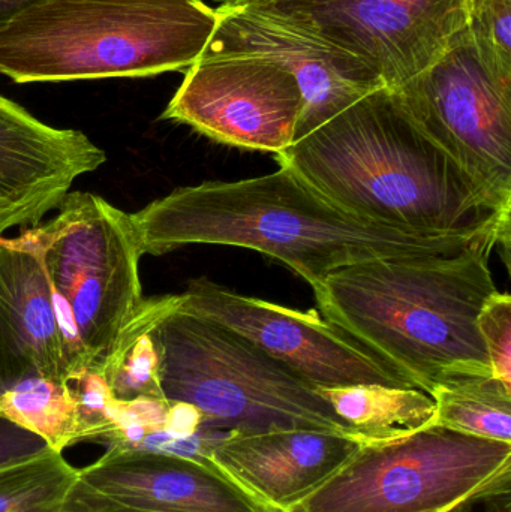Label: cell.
<instances>
[{"label": "cell", "instance_id": "9", "mask_svg": "<svg viewBox=\"0 0 511 512\" xmlns=\"http://www.w3.org/2000/svg\"><path fill=\"white\" fill-rule=\"evenodd\" d=\"M245 11L339 48L398 89L468 24L467 0H251Z\"/></svg>", "mask_w": 511, "mask_h": 512}, {"label": "cell", "instance_id": "3", "mask_svg": "<svg viewBox=\"0 0 511 512\" xmlns=\"http://www.w3.org/2000/svg\"><path fill=\"white\" fill-rule=\"evenodd\" d=\"M494 248L338 268L314 288L318 310L425 393L450 375H492L477 319L498 291Z\"/></svg>", "mask_w": 511, "mask_h": 512}, {"label": "cell", "instance_id": "27", "mask_svg": "<svg viewBox=\"0 0 511 512\" xmlns=\"http://www.w3.org/2000/svg\"><path fill=\"white\" fill-rule=\"evenodd\" d=\"M33 2H36V0H0V26L5 24L12 15L17 14L24 6Z\"/></svg>", "mask_w": 511, "mask_h": 512}, {"label": "cell", "instance_id": "10", "mask_svg": "<svg viewBox=\"0 0 511 512\" xmlns=\"http://www.w3.org/2000/svg\"><path fill=\"white\" fill-rule=\"evenodd\" d=\"M179 309L236 331L312 387L378 384L416 388L398 370L318 312L288 309L207 279L189 283L186 291L179 294Z\"/></svg>", "mask_w": 511, "mask_h": 512}, {"label": "cell", "instance_id": "16", "mask_svg": "<svg viewBox=\"0 0 511 512\" xmlns=\"http://www.w3.org/2000/svg\"><path fill=\"white\" fill-rule=\"evenodd\" d=\"M78 481L141 512H269L204 460L158 451L108 448Z\"/></svg>", "mask_w": 511, "mask_h": 512}, {"label": "cell", "instance_id": "19", "mask_svg": "<svg viewBox=\"0 0 511 512\" xmlns=\"http://www.w3.org/2000/svg\"><path fill=\"white\" fill-rule=\"evenodd\" d=\"M78 480L63 453H44L0 468V512H62Z\"/></svg>", "mask_w": 511, "mask_h": 512}, {"label": "cell", "instance_id": "5", "mask_svg": "<svg viewBox=\"0 0 511 512\" xmlns=\"http://www.w3.org/2000/svg\"><path fill=\"white\" fill-rule=\"evenodd\" d=\"M150 333L168 402L203 414L228 435L317 430L356 438L317 388L236 331L179 309V294L150 297Z\"/></svg>", "mask_w": 511, "mask_h": 512}, {"label": "cell", "instance_id": "14", "mask_svg": "<svg viewBox=\"0 0 511 512\" xmlns=\"http://www.w3.org/2000/svg\"><path fill=\"white\" fill-rule=\"evenodd\" d=\"M107 161L84 132L45 125L0 95V237L59 210L78 177Z\"/></svg>", "mask_w": 511, "mask_h": 512}, {"label": "cell", "instance_id": "6", "mask_svg": "<svg viewBox=\"0 0 511 512\" xmlns=\"http://www.w3.org/2000/svg\"><path fill=\"white\" fill-rule=\"evenodd\" d=\"M21 236L50 283L71 379L86 370L102 375L144 300L131 215L98 195L74 192L54 218Z\"/></svg>", "mask_w": 511, "mask_h": 512}, {"label": "cell", "instance_id": "12", "mask_svg": "<svg viewBox=\"0 0 511 512\" xmlns=\"http://www.w3.org/2000/svg\"><path fill=\"white\" fill-rule=\"evenodd\" d=\"M69 379L41 261L21 234L0 237V415L21 426Z\"/></svg>", "mask_w": 511, "mask_h": 512}, {"label": "cell", "instance_id": "7", "mask_svg": "<svg viewBox=\"0 0 511 512\" xmlns=\"http://www.w3.org/2000/svg\"><path fill=\"white\" fill-rule=\"evenodd\" d=\"M511 444L434 426L359 450L282 512H450L510 495Z\"/></svg>", "mask_w": 511, "mask_h": 512}, {"label": "cell", "instance_id": "1", "mask_svg": "<svg viewBox=\"0 0 511 512\" xmlns=\"http://www.w3.org/2000/svg\"><path fill=\"white\" fill-rule=\"evenodd\" d=\"M339 209L386 227L491 237L510 254L511 216L416 125L395 90H375L276 155Z\"/></svg>", "mask_w": 511, "mask_h": 512}, {"label": "cell", "instance_id": "17", "mask_svg": "<svg viewBox=\"0 0 511 512\" xmlns=\"http://www.w3.org/2000/svg\"><path fill=\"white\" fill-rule=\"evenodd\" d=\"M317 391L360 444L396 441L435 424L434 399L419 388L366 384Z\"/></svg>", "mask_w": 511, "mask_h": 512}, {"label": "cell", "instance_id": "18", "mask_svg": "<svg viewBox=\"0 0 511 512\" xmlns=\"http://www.w3.org/2000/svg\"><path fill=\"white\" fill-rule=\"evenodd\" d=\"M435 424L511 444V388L492 375H450L432 388Z\"/></svg>", "mask_w": 511, "mask_h": 512}, {"label": "cell", "instance_id": "22", "mask_svg": "<svg viewBox=\"0 0 511 512\" xmlns=\"http://www.w3.org/2000/svg\"><path fill=\"white\" fill-rule=\"evenodd\" d=\"M75 409H77L78 444L87 441H101L116 426V400L104 376L99 373L83 372L69 381Z\"/></svg>", "mask_w": 511, "mask_h": 512}, {"label": "cell", "instance_id": "4", "mask_svg": "<svg viewBox=\"0 0 511 512\" xmlns=\"http://www.w3.org/2000/svg\"><path fill=\"white\" fill-rule=\"evenodd\" d=\"M216 24L203 0H36L0 26V75L23 84L182 71Z\"/></svg>", "mask_w": 511, "mask_h": 512}, {"label": "cell", "instance_id": "2", "mask_svg": "<svg viewBox=\"0 0 511 512\" xmlns=\"http://www.w3.org/2000/svg\"><path fill=\"white\" fill-rule=\"evenodd\" d=\"M141 255L188 245L252 249L284 262L312 289L338 268L372 259L452 255L482 236H443L357 218L299 176L275 173L236 182L183 186L132 213Z\"/></svg>", "mask_w": 511, "mask_h": 512}, {"label": "cell", "instance_id": "23", "mask_svg": "<svg viewBox=\"0 0 511 512\" xmlns=\"http://www.w3.org/2000/svg\"><path fill=\"white\" fill-rule=\"evenodd\" d=\"M480 336L495 379L511 388V297L495 292L480 312Z\"/></svg>", "mask_w": 511, "mask_h": 512}, {"label": "cell", "instance_id": "13", "mask_svg": "<svg viewBox=\"0 0 511 512\" xmlns=\"http://www.w3.org/2000/svg\"><path fill=\"white\" fill-rule=\"evenodd\" d=\"M218 24L201 57L254 56L279 63L296 77L303 111L296 141L384 83L357 57L245 11L219 6Z\"/></svg>", "mask_w": 511, "mask_h": 512}, {"label": "cell", "instance_id": "24", "mask_svg": "<svg viewBox=\"0 0 511 512\" xmlns=\"http://www.w3.org/2000/svg\"><path fill=\"white\" fill-rule=\"evenodd\" d=\"M48 448L41 436L0 415V468L44 453Z\"/></svg>", "mask_w": 511, "mask_h": 512}, {"label": "cell", "instance_id": "28", "mask_svg": "<svg viewBox=\"0 0 511 512\" xmlns=\"http://www.w3.org/2000/svg\"><path fill=\"white\" fill-rule=\"evenodd\" d=\"M489 504H491V508H489L488 512H510V495L494 499ZM471 508H473L471 505L470 507H465L462 512H471Z\"/></svg>", "mask_w": 511, "mask_h": 512}, {"label": "cell", "instance_id": "11", "mask_svg": "<svg viewBox=\"0 0 511 512\" xmlns=\"http://www.w3.org/2000/svg\"><path fill=\"white\" fill-rule=\"evenodd\" d=\"M303 96L296 77L254 56L200 57L161 119L251 152H284L296 141Z\"/></svg>", "mask_w": 511, "mask_h": 512}, {"label": "cell", "instance_id": "25", "mask_svg": "<svg viewBox=\"0 0 511 512\" xmlns=\"http://www.w3.org/2000/svg\"><path fill=\"white\" fill-rule=\"evenodd\" d=\"M62 512H141L131 510V508L123 507V505L116 504L110 499L104 498L99 495L95 490L90 487L84 486L81 481L72 487L66 498L65 505H63Z\"/></svg>", "mask_w": 511, "mask_h": 512}, {"label": "cell", "instance_id": "26", "mask_svg": "<svg viewBox=\"0 0 511 512\" xmlns=\"http://www.w3.org/2000/svg\"><path fill=\"white\" fill-rule=\"evenodd\" d=\"M203 414L195 406L185 402H170L164 432L174 438H189L203 429Z\"/></svg>", "mask_w": 511, "mask_h": 512}, {"label": "cell", "instance_id": "30", "mask_svg": "<svg viewBox=\"0 0 511 512\" xmlns=\"http://www.w3.org/2000/svg\"><path fill=\"white\" fill-rule=\"evenodd\" d=\"M465 507H470V505H464V507L456 508V510H453V511H450V512H462V511H464ZM471 507H473V505H471Z\"/></svg>", "mask_w": 511, "mask_h": 512}, {"label": "cell", "instance_id": "29", "mask_svg": "<svg viewBox=\"0 0 511 512\" xmlns=\"http://www.w3.org/2000/svg\"><path fill=\"white\" fill-rule=\"evenodd\" d=\"M216 2H219L224 6H237L243 5V3L251 2V0H216Z\"/></svg>", "mask_w": 511, "mask_h": 512}, {"label": "cell", "instance_id": "21", "mask_svg": "<svg viewBox=\"0 0 511 512\" xmlns=\"http://www.w3.org/2000/svg\"><path fill=\"white\" fill-rule=\"evenodd\" d=\"M468 32L483 65L511 83V0H467Z\"/></svg>", "mask_w": 511, "mask_h": 512}, {"label": "cell", "instance_id": "15", "mask_svg": "<svg viewBox=\"0 0 511 512\" xmlns=\"http://www.w3.org/2000/svg\"><path fill=\"white\" fill-rule=\"evenodd\" d=\"M360 445L317 430L225 433L209 444L203 460L264 510L282 512L326 483Z\"/></svg>", "mask_w": 511, "mask_h": 512}, {"label": "cell", "instance_id": "8", "mask_svg": "<svg viewBox=\"0 0 511 512\" xmlns=\"http://www.w3.org/2000/svg\"><path fill=\"white\" fill-rule=\"evenodd\" d=\"M392 90L416 125L511 215V83L486 69L468 27L434 65Z\"/></svg>", "mask_w": 511, "mask_h": 512}, {"label": "cell", "instance_id": "20", "mask_svg": "<svg viewBox=\"0 0 511 512\" xmlns=\"http://www.w3.org/2000/svg\"><path fill=\"white\" fill-rule=\"evenodd\" d=\"M150 322L152 306L149 298H144L123 330L102 373L116 402H132L143 397L165 399L159 382L158 349L150 333Z\"/></svg>", "mask_w": 511, "mask_h": 512}]
</instances>
